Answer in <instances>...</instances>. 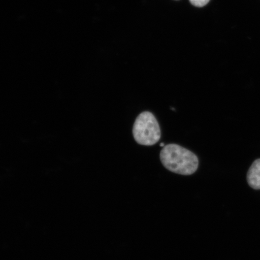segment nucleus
Segmentation results:
<instances>
[{
    "label": "nucleus",
    "mask_w": 260,
    "mask_h": 260,
    "mask_svg": "<svg viewBox=\"0 0 260 260\" xmlns=\"http://www.w3.org/2000/svg\"><path fill=\"white\" fill-rule=\"evenodd\" d=\"M133 135L140 145L152 146L157 144L161 138V131L153 114L149 112L140 114L133 125Z\"/></svg>",
    "instance_id": "obj_2"
},
{
    "label": "nucleus",
    "mask_w": 260,
    "mask_h": 260,
    "mask_svg": "<svg viewBox=\"0 0 260 260\" xmlns=\"http://www.w3.org/2000/svg\"><path fill=\"white\" fill-rule=\"evenodd\" d=\"M191 5L196 7L201 8L206 6L209 3L210 0H189Z\"/></svg>",
    "instance_id": "obj_4"
},
{
    "label": "nucleus",
    "mask_w": 260,
    "mask_h": 260,
    "mask_svg": "<svg viewBox=\"0 0 260 260\" xmlns=\"http://www.w3.org/2000/svg\"><path fill=\"white\" fill-rule=\"evenodd\" d=\"M160 146H161V147H164V146H165V144H164V143H161Z\"/></svg>",
    "instance_id": "obj_5"
},
{
    "label": "nucleus",
    "mask_w": 260,
    "mask_h": 260,
    "mask_svg": "<svg viewBox=\"0 0 260 260\" xmlns=\"http://www.w3.org/2000/svg\"><path fill=\"white\" fill-rule=\"evenodd\" d=\"M247 181L253 189H260V158L254 161L249 168Z\"/></svg>",
    "instance_id": "obj_3"
},
{
    "label": "nucleus",
    "mask_w": 260,
    "mask_h": 260,
    "mask_svg": "<svg viewBox=\"0 0 260 260\" xmlns=\"http://www.w3.org/2000/svg\"><path fill=\"white\" fill-rule=\"evenodd\" d=\"M160 158L168 170L180 175H192L199 166V160L193 152L177 144L165 145Z\"/></svg>",
    "instance_id": "obj_1"
}]
</instances>
